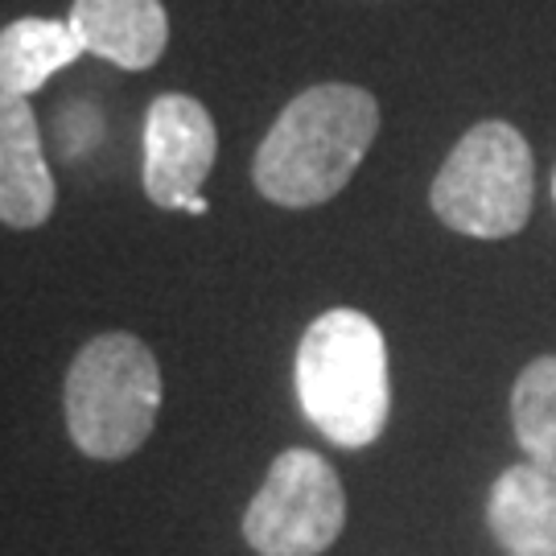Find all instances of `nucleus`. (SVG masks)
Returning a JSON list of instances; mask_svg holds the SVG:
<instances>
[{
    "label": "nucleus",
    "instance_id": "1",
    "mask_svg": "<svg viewBox=\"0 0 556 556\" xmlns=\"http://www.w3.org/2000/svg\"><path fill=\"white\" fill-rule=\"evenodd\" d=\"M379 132V103L355 83H318L280 108L252 161L268 202L305 211L330 202L355 178Z\"/></svg>",
    "mask_w": 556,
    "mask_h": 556
},
{
    "label": "nucleus",
    "instance_id": "2",
    "mask_svg": "<svg viewBox=\"0 0 556 556\" xmlns=\"http://www.w3.org/2000/svg\"><path fill=\"white\" fill-rule=\"evenodd\" d=\"M293 388L305 420L338 450H363L388 429L392 379L383 330L358 309H330L298 342Z\"/></svg>",
    "mask_w": 556,
    "mask_h": 556
},
{
    "label": "nucleus",
    "instance_id": "3",
    "mask_svg": "<svg viewBox=\"0 0 556 556\" xmlns=\"http://www.w3.org/2000/svg\"><path fill=\"white\" fill-rule=\"evenodd\" d=\"M66 433L96 462H124L153 438L161 413L157 355L128 330L87 338L62 383Z\"/></svg>",
    "mask_w": 556,
    "mask_h": 556
},
{
    "label": "nucleus",
    "instance_id": "4",
    "mask_svg": "<svg viewBox=\"0 0 556 556\" xmlns=\"http://www.w3.org/2000/svg\"><path fill=\"white\" fill-rule=\"evenodd\" d=\"M536 165L532 149L511 124L486 119L454 144L429 202L438 219L470 239H507L532 215Z\"/></svg>",
    "mask_w": 556,
    "mask_h": 556
},
{
    "label": "nucleus",
    "instance_id": "5",
    "mask_svg": "<svg viewBox=\"0 0 556 556\" xmlns=\"http://www.w3.org/2000/svg\"><path fill=\"white\" fill-rule=\"evenodd\" d=\"M342 523L346 495L334 466L314 450H285L243 511V540L260 556H321Z\"/></svg>",
    "mask_w": 556,
    "mask_h": 556
},
{
    "label": "nucleus",
    "instance_id": "6",
    "mask_svg": "<svg viewBox=\"0 0 556 556\" xmlns=\"http://www.w3.org/2000/svg\"><path fill=\"white\" fill-rule=\"evenodd\" d=\"M219 128L194 96L165 91L144 112V194L161 211L206 215L202 186L215 169Z\"/></svg>",
    "mask_w": 556,
    "mask_h": 556
},
{
    "label": "nucleus",
    "instance_id": "7",
    "mask_svg": "<svg viewBox=\"0 0 556 556\" xmlns=\"http://www.w3.org/2000/svg\"><path fill=\"white\" fill-rule=\"evenodd\" d=\"M59 186L41 149L34 108L21 96H0V223L34 231L54 215Z\"/></svg>",
    "mask_w": 556,
    "mask_h": 556
},
{
    "label": "nucleus",
    "instance_id": "8",
    "mask_svg": "<svg viewBox=\"0 0 556 556\" xmlns=\"http://www.w3.org/2000/svg\"><path fill=\"white\" fill-rule=\"evenodd\" d=\"M66 21L87 54L119 71L157 66L169 41V17L161 0H75Z\"/></svg>",
    "mask_w": 556,
    "mask_h": 556
},
{
    "label": "nucleus",
    "instance_id": "9",
    "mask_svg": "<svg viewBox=\"0 0 556 556\" xmlns=\"http://www.w3.org/2000/svg\"><path fill=\"white\" fill-rule=\"evenodd\" d=\"M486 523L507 556H556V475L536 462L507 466L486 498Z\"/></svg>",
    "mask_w": 556,
    "mask_h": 556
},
{
    "label": "nucleus",
    "instance_id": "10",
    "mask_svg": "<svg viewBox=\"0 0 556 556\" xmlns=\"http://www.w3.org/2000/svg\"><path fill=\"white\" fill-rule=\"evenodd\" d=\"M87 54L75 38L71 21L54 17H21L0 29V96L29 100L50 75Z\"/></svg>",
    "mask_w": 556,
    "mask_h": 556
},
{
    "label": "nucleus",
    "instance_id": "11",
    "mask_svg": "<svg viewBox=\"0 0 556 556\" xmlns=\"http://www.w3.org/2000/svg\"><path fill=\"white\" fill-rule=\"evenodd\" d=\"M511 425L528 462L556 475V355L536 358L519 371L511 388Z\"/></svg>",
    "mask_w": 556,
    "mask_h": 556
},
{
    "label": "nucleus",
    "instance_id": "12",
    "mask_svg": "<svg viewBox=\"0 0 556 556\" xmlns=\"http://www.w3.org/2000/svg\"><path fill=\"white\" fill-rule=\"evenodd\" d=\"M553 199H556V174H553Z\"/></svg>",
    "mask_w": 556,
    "mask_h": 556
}]
</instances>
